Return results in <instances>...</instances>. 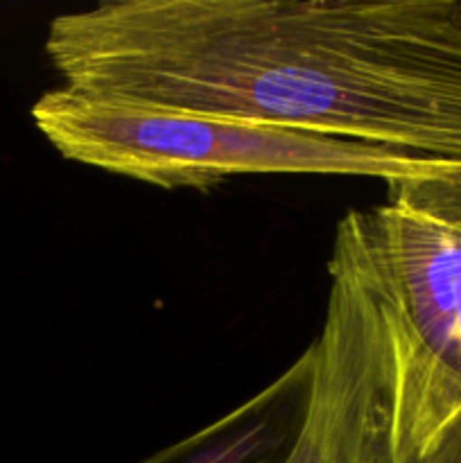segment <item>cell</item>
I'll return each mask as SVG.
<instances>
[{
    "label": "cell",
    "mask_w": 461,
    "mask_h": 463,
    "mask_svg": "<svg viewBox=\"0 0 461 463\" xmlns=\"http://www.w3.org/2000/svg\"><path fill=\"white\" fill-rule=\"evenodd\" d=\"M45 52L89 98L461 167V0H111L54 16Z\"/></svg>",
    "instance_id": "cell-1"
},
{
    "label": "cell",
    "mask_w": 461,
    "mask_h": 463,
    "mask_svg": "<svg viewBox=\"0 0 461 463\" xmlns=\"http://www.w3.org/2000/svg\"><path fill=\"white\" fill-rule=\"evenodd\" d=\"M328 271L380 333L387 463L420 459L461 416V170L396 181L348 211Z\"/></svg>",
    "instance_id": "cell-2"
},
{
    "label": "cell",
    "mask_w": 461,
    "mask_h": 463,
    "mask_svg": "<svg viewBox=\"0 0 461 463\" xmlns=\"http://www.w3.org/2000/svg\"><path fill=\"white\" fill-rule=\"evenodd\" d=\"M32 120L63 158L156 188H212L233 176H362L396 184L461 167L342 136L235 118L107 102L59 86Z\"/></svg>",
    "instance_id": "cell-3"
},
{
    "label": "cell",
    "mask_w": 461,
    "mask_h": 463,
    "mask_svg": "<svg viewBox=\"0 0 461 463\" xmlns=\"http://www.w3.org/2000/svg\"><path fill=\"white\" fill-rule=\"evenodd\" d=\"M301 430L285 463H364L387 437L382 344L360 294L330 279Z\"/></svg>",
    "instance_id": "cell-4"
},
{
    "label": "cell",
    "mask_w": 461,
    "mask_h": 463,
    "mask_svg": "<svg viewBox=\"0 0 461 463\" xmlns=\"http://www.w3.org/2000/svg\"><path fill=\"white\" fill-rule=\"evenodd\" d=\"M312 369L310 344L285 373L247 402L138 463H285L306 414Z\"/></svg>",
    "instance_id": "cell-5"
},
{
    "label": "cell",
    "mask_w": 461,
    "mask_h": 463,
    "mask_svg": "<svg viewBox=\"0 0 461 463\" xmlns=\"http://www.w3.org/2000/svg\"><path fill=\"white\" fill-rule=\"evenodd\" d=\"M364 463H387V437L380 439L369 452ZM409 463H461V416L452 428L446 430L441 439L434 443L432 450L425 452L420 459Z\"/></svg>",
    "instance_id": "cell-6"
}]
</instances>
